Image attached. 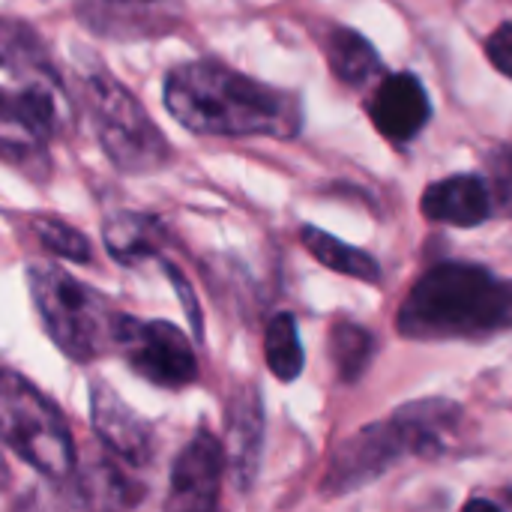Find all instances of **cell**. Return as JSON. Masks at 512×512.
<instances>
[{"label":"cell","instance_id":"1","mask_svg":"<svg viewBox=\"0 0 512 512\" xmlns=\"http://www.w3.org/2000/svg\"><path fill=\"white\" fill-rule=\"evenodd\" d=\"M162 96L171 117L195 135L294 138L303 126V105L294 93L210 57L174 66L165 75Z\"/></svg>","mask_w":512,"mask_h":512},{"label":"cell","instance_id":"2","mask_svg":"<svg viewBox=\"0 0 512 512\" xmlns=\"http://www.w3.org/2000/svg\"><path fill=\"white\" fill-rule=\"evenodd\" d=\"M396 330L411 342H480L512 330V279L483 264L429 267L399 306Z\"/></svg>","mask_w":512,"mask_h":512},{"label":"cell","instance_id":"3","mask_svg":"<svg viewBox=\"0 0 512 512\" xmlns=\"http://www.w3.org/2000/svg\"><path fill=\"white\" fill-rule=\"evenodd\" d=\"M3 120L0 153L21 171H42L45 150L69 120L66 90L30 27L3 24Z\"/></svg>","mask_w":512,"mask_h":512},{"label":"cell","instance_id":"4","mask_svg":"<svg viewBox=\"0 0 512 512\" xmlns=\"http://www.w3.org/2000/svg\"><path fill=\"white\" fill-rule=\"evenodd\" d=\"M24 279L42 330L60 354L75 363H93L114 348L117 312L99 291L54 264H27Z\"/></svg>","mask_w":512,"mask_h":512},{"label":"cell","instance_id":"5","mask_svg":"<svg viewBox=\"0 0 512 512\" xmlns=\"http://www.w3.org/2000/svg\"><path fill=\"white\" fill-rule=\"evenodd\" d=\"M87 108L108 162L123 174H153L171 162V144L144 105L105 69L84 78Z\"/></svg>","mask_w":512,"mask_h":512},{"label":"cell","instance_id":"6","mask_svg":"<svg viewBox=\"0 0 512 512\" xmlns=\"http://www.w3.org/2000/svg\"><path fill=\"white\" fill-rule=\"evenodd\" d=\"M0 432L6 447L45 480L75 477V441L63 414L12 369L0 381Z\"/></svg>","mask_w":512,"mask_h":512},{"label":"cell","instance_id":"7","mask_svg":"<svg viewBox=\"0 0 512 512\" xmlns=\"http://www.w3.org/2000/svg\"><path fill=\"white\" fill-rule=\"evenodd\" d=\"M114 351L153 387L183 390L198 381V357L192 342L171 321H138L132 315H117Z\"/></svg>","mask_w":512,"mask_h":512},{"label":"cell","instance_id":"8","mask_svg":"<svg viewBox=\"0 0 512 512\" xmlns=\"http://www.w3.org/2000/svg\"><path fill=\"white\" fill-rule=\"evenodd\" d=\"M402 459H411V453L396 420L390 417V420L369 423L336 447L327 474L321 480V495L324 498L354 495L372 486L375 480H381Z\"/></svg>","mask_w":512,"mask_h":512},{"label":"cell","instance_id":"9","mask_svg":"<svg viewBox=\"0 0 512 512\" xmlns=\"http://www.w3.org/2000/svg\"><path fill=\"white\" fill-rule=\"evenodd\" d=\"M90 423L108 456L129 468L150 465L156 450L153 426L138 411H132L105 381H90Z\"/></svg>","mask_w":512,"mask_h":512},{"label":"cell","instance_id":"10","mask_svg":"<svg viewBox=\"0 0 512 512\" xmlns=\"http://www.w3.org/2000/svg\"><path fill=\"white\" fill-rule=\"evenodd\" d=\"M225 468H228L225 444L213 432L198 429L171 465L168 507L171 510H213L219 501V483H222Z\"/></svg>","mask_w":512,"mask_h":512},{"label":"cell","instance_id":"11","mask_svg":"<svg viewBox=\"0 0 512 512\" xmlns=\"http://www.w3.org/2000/svg\"><path fill=\"white\" fill-rule=\"evenodd\" d=\"M81 24L111 39L162 36L180 21L177 0H75Z\"/></svg>","mask_w":512,"mask_h":512},{"label":"cell","instance_id":"12","mask_svg":"<svg viewBox=\"0 0 512 512\" xmlns=\"http://www.w3.org/2000/svg\"><path fill=\"white\" fill-rule=\"evenodd\" d=\"M369 117L384 138L405 144L432 120V99L414 72H390L369 99Z\"/></svg>","mask_w":512,"mask_h":512},{"label":"cell","instance_id":"13","mask_svg":"<svg viewBox=\"0 0 512 512\" xmlns=\"http://www.w3.org/2000/svg\"><path fill=\"white\" fill-rule=\"evenodd\" d=\"M264 453V405L255 384H243L231 402L225 417V456L228 474L237 492H249L261 471Z\"/></svg>","mask_w":512,"mask_h":512},{"label":"cell","instance_id":"14","mask_svg":"<svg viewBox=\"0 0 512 512\" xmlns=\"http://www.w3.org/2000/svg\"><path fill=\"white\" fill-rule=\"evenodd\" d=\"M408 444L411 459H441L456 450L465 408L453 399H417L390 414Z\"/></svg>","mask_w":512,"mask_h":512},{"label":"cell","instance_id":"15","mask_svg":"<svg viewBox=\"0 0 512 512\" xmlns=\"http://www.w3.org/2000/svg\"><path fill=\"white\" fill-rule=\"evenodd\" d=\"M495 192L483 174H450L432 186H426L420 198V213L429 222L456 225V228H477L495 213Z\"/></svg>","mask_w":512,"mask_h":512},{"label":"cell","instance_id":"16","mask_svg":"<svg viewBox=\"0 0 512 512\" xmlns=\"http://www.w3.org/2000/svg\"><path fill=\"white\" fill-rule=\"evenodd\" d=\"M324 48H327L333 75L351 90H363L372 81L384 78V63L375 45L354 27H333L324 39Z\"/></svg>","mask_w":512,"mask_h":512},{"label":"cell","instance_id":"17","mask_svg":"<svg viewBox=\"0 0 512 512\" xmlns=\"http://www.w3.org/2000/svg\"><path fill=\"white\" fill-rule=\"evenodd\" d=\"M162 225L144 213H114L102 225V243L108 255L123 264L135 267L147 258H159Z\"/></svg>","mask_w":512,"mask_h":512},{"label":"cell","instance_id":"18","mask_svg":"<svg viewBox=\"0 0 512 512\" xmlns=\"http://www.w3.org/2000/svg\"><path fill=\"white\" fill-rule=\"evenodd\" d=\"M120 459H102L99 465L87 468L75 480V501L78 507H135L144 495V486L135 483L123 468Z\"/></svg>","mask_w":512,"mask_h":512},{"label":"cell","instance_id":"19","mask_svg":"<svg viewBox=\"0 0 512 512\" xmlns=\"http://www.w3.org/2000/svg\"><path fill=\"white\" fill-rule=\"evenodd\" d=\"M300 240H303V246L309 249V255H312L318 264H324V267H330V270H336V273H342V276L369 282V285L381 282V264H378L375 255L348 246L345 240H339V237L321 231L318 225H303V228H300Z\"/></svg>","mask_w":512,"mask_h":512},{"label":"cell","instance_id":"20","mask_svg":"<svg viewBox=\"0 0 512 512\" xmlns=\"http://www.w3.org/2000/svg\"><path fill=\"white\" fill-rule=\"evenodd\" d=\"M378 354V339L354 324V321H336L333 330H330V357H333V366H336V375L342 384H357L366 369L372 366Z\"/></svg>","mask_w":512,"mask_h":512},{"label":"cell","instance_id":"21","mask_svg":"<svg viewBox=\"0 0 512 512\" xmlns=\"http://www.w3.org/2000/svg\"><path fill=\"white\" fill-rule=\"evenodd\" d=\"M264 360H267V369L273 372V378H279L285 384L297 381L303 375L306 354H303L297 318L291 312H279V315H273L267 321V330H264Z\"/></svg>","mask_w":512,"mask_h":512},{"label":"cell","instance_id":"22","mask_svg":"<svg viewBox=\"0 0 512 512\" xmlns=\"http://www.w3.org/2000/svg\"><path fill=\"white\" fill-rule=\"evenodd\" d=\"M33 234H36L39 243H42L48 252H54L57 258H66V261H72V264H90V261H93V246H90V240H87L78 228H72V225H66V222H60V219H36V222H33Z\"/></svg>","mask_w":512,"mask_h":512},{"label":"cell","instance_id":"23","mask_svg":"<svg viewBox=\"0 0 512 512\" xmlns=\"http://www.w3.org/2000/svg\"><path fill=\"white\" fill-rule=\"evenodd\" d=\"M162 270H165V276L171 279V285H174V291H177V297H180V306H183L186 318L192 321L195 339L201 342V336H204V321H201V309H198V300H195L192 282H186V279H183V273H180L171 261H162Z\"/></svg>","mask_w":512,"mask_h":512},{"label":"cell","instance_id":"24","mask_svg":"<svg viewBox=\"0 0 512 512\" xmlns=\"http://www.w3.org/2000/svg\"><path fill=\"white\" fill-rule=\"evenodd\" d=\"M489 168H492V177H495V195H498L501 207L507 213H512V147L495 150L489 156Z\"/></svg>","mask_w":512,"mask_h":512},{"label":"cell","instance_id":"25","mask_svg":"<svg viewBox=\"0 0 512 512\" xmlns=\"http://www.w3.org/2000/svg\"><path fill=\"white\" fill-rule=\"evenodd\" d=\"M486 54H489V60H492V66L498 72L512 78V21L495 27V33L486 39Z\"/></svg>","mask_w":512,"mask_h":512}]
</instances>
